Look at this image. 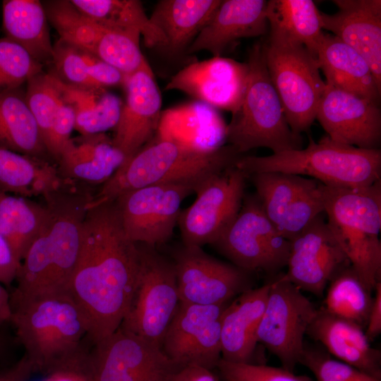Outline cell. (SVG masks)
<instances>
[{"mask_svg": "<svg viewBox=\"0 0 381 381\" xmlns=\"http://www.w3.org/2000/svg\"><path fill=\"white\" fill-rule=\"evenodd\" d=\"M262 42L270 78L281 100L287 123L298 136L315 120L326 83L316 56L277 27Z\"/></svg>", "mask_w": 381, "mask_h": 381, "instance_id": "cell-7", "label": "cell"}, {"mask_svg": "<svg viewBox=\"0 0 381 381\" xmlns=\"http://www.w3.org/2000/svg\"><path fill=\"white\" fill-rule=\"evenodd\" d=\"M301 364L308 368L317 380L327 381H381L350 365L331 358L320 350L305 349Z\"/></svg>", "mask_w": 381, "mask_h": 381, "instance_id": "cell-39", "label": "cell"}, {"mask_svg": "<svg viewBox=\"0 0 381 381\" xmlns=\"http://www.w3.org/2000/svg\"><path fill=\"white\" fill-rule=\"evenodd\" d=\"M338 11L320 13L323 30L333 33L368 63L381 87V1L334 0Z\"/></svg>", "mask_w": 381, "mask_h": 381, "instance_id": "cell-21", "label": "cell"}, {"mask_svg": "<svg viewBox=\"0 0 381 381\" xmlns=\"http://www.w3.org/2000/svg\"><path fill=\"white\" fill-rule=\"evenodd\" d=\"M316 57L326 84L379 104L381 87L368 63L350 46L325 34Z\"/></svg>", "mask_w": 381, "mask_h": 381, "instance_id": "cell-28", "label": "cell"}, {"mask_svg": "<svg viewBox=\"0 0 381 381\" xmlns=\"http://www.w3.org/2000/svg\"><path fill=\"white\" fill-rule=\"evenodd\" d=\"M43 71L37 62L20 45L7 38H0V93L22 87Z\"/></svg>", "mask_w": 381, "mask_h": 381, "instance_id": "cell-38", "label": "cell"}, {"mask_svg": "<svg viewBox=\"0 0 381 381\" xmlns=\"http://www.w3.org/2000/svg\"><path fill=\"white\" fill-rule=\"evenodd\" d=\"M246 179L234 165L200 185L194 202L181 210L179 217L184 246L202 247L218 239L241 207Z\"/></svg>", "mask_w": 381, "mask_h": 381, "instance_id": "cell-12", "label": "cell"}, {"mask_svg": "<svg viewBox=\"0 0 381 381\" xmlns=\"http://www.w3.org/2000/svg\"><path fill=\"white\" fill-rule=\"evenodd\" d=\"M246 92L226 126V141L243 155L265 147L277 153L301 149V137L291 130L279 97L270 78L262 42L250 49Z\"/></svg>", "mask_w": 381, "mask_h": 381, "instance_id": "cell-6", "label": "cell"}, {"mask_svg": "<svg viewBox=\"0 0 381 381\" xmlns=\"http://www.w3.org/2000/svg\"><path fill=\"white\" fill-rule=\"evenodd\" d=\"M315 119L336 142L370 150L380 144L379 104L368 99L326 84Z\"/></svg>", "mask_w": 381, "mask_h": 381, "instance_id": "cell-18", "label": "cell"}, {"mask_svg": "<svg viewBox=\"0 0 381 381\" xmlns=\"http://www.w3.org/2000/svg\"><path fill=\"white\" fill-rule=\"evenodd\" d=\"M33 373L30 362L23 355L11 367L0 370V381H29Z\"/></svg>", "mask_w": 381, "mask_h": 381, "instance_id": "cell-47", "label": "cell"}, {"mask_svg": "<svg viewBox=\"0 0 381 381\" xmlns=\"http://www.w3.org/2000/svg\"><path fill=\"white\" fill-rule=\"evenodd\" d=\"M2 349H3V342H2L1 338L0 337V355L2 352Z\"/></svg>", "mask_w": 381, "mask_h": 381, "instance_id": "cell-50", "label": "cell"}, {"mask_svg": "<svg viewBox=\"0 0 381 381\" xmlns=\"http://www.w3.org/2000/svg\"><path fill=\"white\" fill-rule=\"evenodd\" d=\"M235 166L247 176L266 172L308 176L326 186L357 188L380 181L381 151L342 144L325 136L305 149L269 156H243Z\"/></svg>", "mask_w": 381, "mask_h": 381, "instance_id": "cell-4", "label": "cell"}, {"mask_svg": "<svg viewBox=\"0 0 381 381\" xmlns=\"http://www.w3.org/2000/svg\"><path fill=\"white\" fill-rule=\"evenodd\" d=\"M19 266L11 247L0 234V282L10 286L16 280Z\"/></svg>", "mask_w": 381, "mask_h": 381, "instance_id": "cell-44", "label": "cell"}, {"mask_svg": "<svg viewBox=\"0 0 381 381\" xmlns=\"http://www.w3.org/2000/svg\"><path fill=\"white\" fill-rule=\"evenodd\" d=\"M221 0H161L150 19L164 37L159 49L171 57L186 53Z\"/></svg>", "mask_w": 381, "mask_h": 381, "instance_id": "cell-27", "label": "cell"}, {"mask_svg": "<svg viewBox=\"0 0 381 381\" xmlns=\"http://www.w3.org/2000/svg\"><path fill=\"white\" fill-rule=\"evenodd\" d=\"M375 296L367 319V338L373 339L381 332V283H378L374 289Z\"/></svg>", "mask_w": 381, "mask_h": 381, "instance_id": "cell-46", "label": "cell"}, {"mask_svg": "<svg viewBox=\"0 0 381 381\" xmlns=\"http://www.w3.org/2000/svg\"><path fill=\"white\" fill-rule=\"evenodd\" d=\"M75 127V114L71 106L62 97L46 148L49 155L56 162L71 140Z\"/></svg>", "mask_w": 381, "mask_h": 381, "instance_id": "cell-42", "label": "cell"}, {"mask_svg": "<svg viewBox=\"0 0 381 381\" xmlns=\"http://www.w3.org/2000/svg\"><path fill=\"white\" fill-rule=\"evenodd\" d=\"M324 213L351 267L370 292L381 278V184L323 188Z\"/></svg>", "mask_w": 381, "mask_h": 381, "instance_id": "cell-5", "label": "cell"}, {"mask_svg": "<svg viewBox=\"0 0 381 381\" xmlns=\"http://www.w3.org/2000/svg\"><path fill=\"white\" fill-rule=\"evenodd\" d=\"M325 213L290 241L287 272L282 277L300 290L320 296L329 282L350 265L332 235Z\"/></svg>", "mask_w": 381, "mask_h": 381, "instance_id": "cell-17", "label": "cell"}, {"mask_svg": "<svg viewBox=\"0 0 381 381\" xmlns=\"http://www.w3.org/2000/svg\"><path fill=\"white\" fill-rule=\"evenodd\" d=\"M361 327L319 310L307 334L337 360L381 380L380 351L370 345Z\"/></svg>", "mask_w": 381, "mask_h": 381, "instance_id": "cell-24", "label": "cell"}, {"mask_svg": "<svg viewBox=\"0 0 381 381\" xmlns=\"http://www.w3.org/2000/svg\"><path fill=\"white\" fill-rule=\"evenodd\" d=\"M270 282L248 289L227 305L221 317L222 358L234 363H250L258 327L265 309Z\"/></svg>", "mask_w": 381, "mask_h": 381, "instance_id": "cell-25", "label": "cell"}, {"mask_svg": "<svg viewBox=\"0 0 381 381\" xmlns=\"http://www.w3.org/2000/svg\"><path fill=\"white\" fill-rule=\"evenodd\" d=\"M319 310L282 276L270 282L258 333L262 344L286 370L294 372L304 349V337Z\"/></svg>", "mask_w": 381, "mask_h": 381, "instance_id": "cell-9", "label": "cell"}, {"mask_svg": "<svg viewBox=\"0 0 381 381\" xmlns=\"http://www.w3.org/2000/svg\"><path fill=\"white\" fill-rule=\"evenodd\" d=\"M123 85L126 99L112 139L126 161L152 138L162 111L161 94L150 65L126 76Z\"/></svg>", "mask_w": 381, "mask_h": 381, "instance_id": "cell-20", "label": "cell"}, {"mask_svg": "<svg viewBox=\"0 0 381 381\" xmlns=\"http://www.w3.org/2000/svg\"><path fill=\"white\" fill-rule=\"evenodd\" d=\"M265 0L222 1L186 51H207L222 56L236 40L264 35L269 28Z\"/></svg>", "mask_w": 381, "mask_h": 381, "instance_id": "cell-22", "label": "cell"}, {"mask_svg": "<svg viewBox=\"0 0 381 381\" xmlns=\"http://www.w3.org/2000/svg\"><path fill=\"white\" fill-rule=\"evenodd\" d=\"M78 49L88 75L97 85L106 87L123 83L125 76L119 71L94 54L79 47Z\"/></svg>", "mask_w": 381, "mask_h": 381, "instance_id": "cell-43", "label": "cell"}, {"mask_svg": "<svg viewBox=\"0 0 381 381\" xmlns=\"http://www.w3.org/2000/svg\"><path fill=\"white\" fill-rule=\"evenodd\" d=\"M26 84L25 99L46 147L62 99L61 80L43 71Z\"/></svg>", "mask_w": 381, "mask_h": 381, "instance_id": "cell-37", "label": "cell"}, {"mask_svg": "<svg viewBox=\"0 0 381 381\" xmlns=\"http://www.w3.org/2000/svg\"><path fill=\"white\" fill-rule=\"evenodd\" d=\"M66 181L47 159L0 147V192L27 198L44 197Z\"/></svg>", "mask_w": 381, "mask_h": 381, "instance_id": "cell-30", "label": "cell"}, {"mask_svg": "<svg viewBox=\"0 0 381 381\" xmlns=\"http://www.w3.org/2000/svg\"><path fill=\"white\" fill-rule=\"evenodd\" d=\"M217 368L226 381H312L283 368L253 363H234L221 358Z\"/></svg>", "mask_w": 381, "mask_h": 381, "instance_id": "cell-41", "label": "cell"}, {"mask_svg": "<svg viewBox=\"0 0 381 381\" xmlns=\"http://www.w3.org/2000/svg\"><path fill=\"white\" fill-rule=\"evenodd\" d=\"M248 177L266 217L288 241L324 213V185L315 179L280 172Z\"/></svg>", "mask_w": 381, "mask_h": 381, "instance_id": "cell-13", "label": "cell"}, {"mask_svg": "<svg viewBox=\"0 0 381 381\" xmlns=\"http://www.w3.org/2000/svg\"><path fill=\"white\" fill-rule=\"evenodd\" d=\"M317 381H327V380H317Z\"/></svg>", "mask_w": 381, "mask_h": 381, "instance_id": "cell-51", "label": "cell"}, {"mask_svg": "<svg viewBox=\"0 0 381 381\" xmlns=\"http://www.w3.org/2000/svg\"><path fill=\"white\" fill-rule=\"evenodd\" d=\"M42 381H92L88 356L79 363L46 375Z\"/></svg>", "mask_w": 381, "mask_h": 381, "instance_id": "cell-45", "label": "cell"}, {"mask_svg": "<svg viewBox=\"0 0 381 381\" xmlns=\"http://www.w3.org/2000/svg\"><path fill=\"white\" fill-rule=\"evenodd\" d=\"M52 64V72L65 84L80 87H100L88 75L78 47L60 38L54 45Z\"/></svg>", "mask_w": 381, "mask_h": 381, "instance_id": "cell-40", "label": "cell"}, {"mask_svg": "<svg viewBox=\"0 0 381 381\" xmlns=\"http://www.w3.org/2000/svg\"><path fill=\"white\" fill-rule=\"evenodd\" d=\"M180 303L226 304L248 289L246 271L206 253L202 247L183 245L174 254Z\"/></svg>", "mask_w": 381, "mask_h": 381, "instance_id": "cell-16", "label": "cell"}, {"mask_svg": "<svg viewBox=\"0 0 381 381\" xmlns=\"http://www.w3.org/2000/svg\"><path fill=\"white\" fill-rule=\"evenodd\" d=\"M193 193L194 189L185 185L157 184L127 191L114 200L128 237L155 247L171 238L182 202Z\"/></svg>", "mask_w": 381, "mask_h": 381, "instance_id": "cell-14", "label": "cell"}, {"mask_svg": "<svg viewBox=\"0 0 381 381\" xmlns=\"http://www.w3.org/2000/svg\"><path fill=\"white\" fill-rule=\"evenodd\" d=\"M141 267L140 245L126 235L115 200L90 202L67 292L80 307L94 345L115 332L130 307Z\"/></svg>", "mask_w": 381, "mask_h": 381, "instance_id": "cell-1", "label": "cell"}, {"mask_svg": "<svg viewBox=\"0 0 381 381\" xmlns=\"http://www.w3.org/2000/svg\"><path fill=\"white\" fill-rule=\"evenodd\" d=\"M11 322L33 372L45 375L85 359L89 325L67 291L11 301Z\"/></svg>", "mask_w": 381, "mask_h": 381, "instance_id": "cell-2", "label": "cell"}, {"mask_svg": "<svg viewBox=\"0 0 381 381\" xmlns=\"http://www.w3.org/2000/svg\"><path fill=\"white\" fill-rule=\"evenodd\" d=\"M141 267L128 310L120 327L162 347L180 300L173 262L153 246L139 244Z\"/></svg>", "mask_w": 381, "mask_h": 381, "instance_id": "cell-8", "label": "cell"}, {"mask_svg": "<svg viewBox=\"0 0 381 381\" xmlns=\"http://www.w3.org/2000/svg\"><path fill=\"white\" fill-rule=\"evenodd\" d=\"M62 97L73 108L75 127L80 135L103 133L115 128L123 102L106 87H80L61 81Z\"/></svg>", "mask_w": 381, "mask_h": 381, "instance_id": "cell-33", "label": "cell"}, {"mask_svg": "<svg viewBox=\"0 0 381 381\" xmlns=\"http://www.w3.org/2000/svg\"><path fill=\"white\" fill-rule=\"evenodd\" d=\"M88 363L92 381H171L181 368L161 346L120 327L92 345Z\"/></svg>", "mask_w": 381, "mask_h": 381, "instance_id": "cell-11", "label": "cell"}, {"mask_svg": "<svg viewBox=\"0 0 381 381\" xmlns=\"http://www.w3.org/2000/svg\"><path fill=\"white\" fill-rule=\"evenodd\" d=\"M370 293L352 268H346L331 281L324 310L361 326L367 322L371 307Z\"/></svg>", "mask_w": 381, "mask_h": 381, "instance_id": "cell-36", "label": "cell"}, {"mask_svg": "<svg viewBox=\"0 0 381 381\" xmlns=\"http://www.w3.org/2000/svg\"><path fill=\"white\" fill-rule=\"evenodd\" d=\"M242 155L229 144L203 150L156 136L126 160L93 198L114 200L127 191L157 184L185 185L195 193Z\"/></svg>", "mask_w": 381, "mask_h": 381, "instance_id": "cell-3", "label": "cell"}, {"mask_svg": "<svg viewBox=\"0 0 381 381\" xmlns=\"http://www.w3.org/2000/svg\"><path fill=\"white\" fill-rule=\"evenodd\" d=\"M226 306L179 303L162 341L164 353L179 367H217L222 358L221 317Z\"/></svg>", "mask_w": 381, "mask_h": 381, "instance_id": "cell-15", "label": "cell"}, {"mask_svg": "<svg viewBox=\"0 0 381 381\" xmlns=\"http://www.w3.org/2000/svg\"><path fill=\"white\" fill-rule=\"evenodd\" d=\"M6 287L0 282V326L10 322L12 315L11 294Z\"/></svg>", "mask_w": 381, "mask_h": 381, "instance_id": "cell-49", "label": "cell"}, {"mask_svg": "<svg viewBox=\"0 0 381 381\" xmlns=\"http://www.w3.org/2000/svg\"><path fill=\"white\" fill-rule=\"evenodd\" d=\"M2 24L6 37L24 48L42 65L52 64V45L48 19L38 0H4Z\"/></svg>", "mask_w": 381, "mask_h": 381, "instance_id": "cell-29", "label": "cell"}, {"mask_svg": "<svg viewBox=\"0 0 381 381\" xmlns=\"http://www.w3.org/2000/svg\"><path fill=\"white\" fill-rule=\"evenodd\" d=\"M248 72L247 63L213 56L185 66L171 78L165 90L183 92L199 102L232 114L243 99Z\"/></svg>", "mask_w": 381, "mask_h": 381, "instance_id": "cell-19", "label": "cell"}, {"mask_svg": "<svg viewBox=\"0 0 381 381\" xmlns=\"http://www.w3.org/2000/svg\"><path fill=\"white\" fill-rule=\"evenodd\" d=\"M0 147L45 159L49 155L21 87L0 93Z\"/></svg>", "mask_w": 381, "mask_h": 381, "instance_id": "cell-31", "label": "cell"}, {"mask_svg": "<svg viewBox=\"0 0 381 381\" xmlns=\"http://www.w3.org/2000/svg\"><path fill=\"white\" fill-rule=\"evenodd\" d=\"M71 1V0H70ZM82 13L106 28L139 33L148 47H161L164 37L138 0H71Z\"/></svg>", "mask_w": 381, "mask_h": 381, "instance_id": "cell-32", "label": "cell"}, {"mask_svg": "<svg viewBox=\"0 0 381 381\" xmlns=\"http://www.w3.org/2000/svg\"><path fill=\"white\" fill-rule=\"evenodd\" d=\"M226 126L214 107L198 101L162 112L156 133L160 138L210 150L224 145Z\"/></svg>", "mask_w": 381, "mask_h": 381, "instance_id": "cell-26", "label": "cell"}, {"mask_svg": "<svg viewBox=\"0 0 381 381\" xmlns=\"http://www.w3.org/2000/svg\"><path fill=\"white\" fill-rule=\"evenodd\" d=\"M47 218L48 210L44 205L0 192V234L20 263Z\"/></svg>", "mask_w": 381, "mask_h": 381, "instance_id": "cell-34", "label": "cell"}, {"mask_svg": "<svg viewBox=\"0 0 381 381\" xmlns=\"http://www.w3.org/2000/svg\"><path fill=\"white\" fill-rule=\"evenodd\" d=\"M126 161L123 153L105 133L71 138L57 161L61 176L90 185L104 184Z\"/></svg>", "mask_w": 381, "mask_h": 381, "instance_id": "cell-23", "label": "cell"}, {"mask_svg": "<svg viewBox=\"0 0 381 381\" xmlns=\"http://www.w3.org/2000/svg\"><path fill=\"white\" fill-rule=\"evenodd\" d=\"M212 245L245 271L272 272L286 265L290 241L266 217L255 195L244 196L237 215Z\"/></svg>", "mask_w": 381, "mask_h": 381, "instance_id": "cell-10", "label": "cell"}, {"mask_svg": "<svg viewBox=\"0 0 381 381\" xmlns=\"http://www.w3.org/2000/svg\"><path fill=\"white\" fill-rule=\"evenodd\" d=\"M171 381H217L208 368L188 365L179 368L173 375Z\"/></svg>", "mask_w": 381, "mask_h": 381, "instance_id": "cell-48", "label": "cell"}, {"mask_svg": "<svg viewBox=\"0 0 381 381\" xmlns=\"http://www.w3.org/2000/svg\"><path fill=\"white\" fill-rule=\"evenodd\" d=\"M266 14L269 25L282 30L317 56L325 34L320 12L312 0L268 1Z\"/></svg>", "mask_w": 381, "mask_h": 381, "instance_id": "cell-35", "label": "cell"}, {"mask_svg": "<svg viewBox=\"0 0 381 381\" xmlns=\"http://www.w3.org/2000/svg\"></svg>", "mask_w": 381, "mask_h": 381, "instance_id": "cell-52", "label": "cell"}]
</instances>
